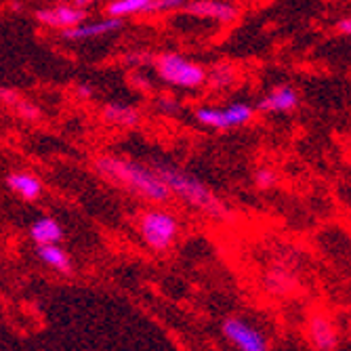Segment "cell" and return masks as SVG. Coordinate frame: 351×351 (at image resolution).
<instances>
[{
    "mask_svg": "<svg viewBox=\"0 0 351 351\" xmlns=\"http://www.w3.org/2000/svg\"><path fill=\"white\" fill-rule=\"evenodd\" d=\"M36 254L40 257L43 263L53 267L59 274H72V259L70 254L63 250L59 244H43L36 248Z\"/></svg>",
    "mask_w": 351,
    "mask_h": 351,
    "instance_id": "cell-15",
    "label": "cell"
},
{
    "mask_svg": "<svg viewBox=\"0 0 351 351\" xmlns=\"http://www.w3.org/2000/svg\"><path fill=\"white\" fill-rule=\"evenodd\" d=\"M301 97L295 86L278 84L257 101V110L263 114H291L299 108Z\"/></svg>",
    "mask_w": 351,
    "mask_h": 351,
    "instance_id": "cell-8",
    "label": "cell"
},
{
    "mask_svg": "<svg viewBox=\"0 0 351 351\" xmlns=\"http://www.w3.org/2000/svg\"><path fill=\"white\" fill-rule=\"evenodd\" d=\"M139 234L152 250L165 252L175 244V240L179 236V221L169 210L152 208L141 215Z\"/></svg>",
    "mask_w": 351,
    "mask_h": 351,
    "instance_id": "cell-4",
    "label": "cell"
},
{
    "mask_svg": "<svg viewBox=\"0 0 351 351\" xmlns=\"http://www.w3.org/2000/svg\"><path fill=\"white\" fill-rule=\"evenodd\" d=\"M152 55L145 53V51H135V53H129L124 55V63L129 68H139V66H145V63H152Z\"/></svg>",
    "mask_w": 351,
    "mask_h": 351,
    "instance_id": "cell-22",
    "label": "cell"
},
{
    "mask_svg": "<svg viewBox=\"0 0 351 351\" xmlns=\"http://www.w3.org/2000/svg\"><path fill=\"white\" fill-rule=\"evenodd\" d=\"M104 118L112 124L118 126H135L139 122V112L131 106H124V104H108L104 108Z\"/></svg>",
    "mask_w": 351,
    "mask_h": 351,
    "instance_id": "cell-16",
    "label": "cell"
},
{
    "mask_svg": "<svg viewBox=\"0 0 351 351\" xmlns=\"http://www.w3.org/2000/svg\"><path fill=\"white\" fill-rule=\"evenodd\" d=\"M86 17L84 9L76 7V5H57V7H49V9H40L36 13V19L49 27H59V29H68L74 27L78 23H82Z\"/></svg>",
    "mask_w": 351,
    "mask_h": 351,
    "instance_id": "cell-11",
    "label": "cell"
},
{
    "mask_svg": "<svg viewBox=\"0 0 351 351\" xmlns=\"http://www.w3.org/2000/svg\"><path fill=\"white\" fill-rule=\"evenodd\" d=\"M156 72L167 84L177 86V88H187L194 90L206 84V70L198 63L185 59L183 55L177 53H162L160 57L154 59Z\"/></svg>",
    "mask_w": 351,
    "mask_h": 351,
    "instance_id": "cell-3",
    "label": "cell"
},
{
    "mask_svg": "<svg viewBox=\"0 0 351 351\" xmlns=\"http://www.w3.org/2000/svg\"><path fill=\"white\" fill-rule=\"evenodd\" d=\"M7 185L15 191L17 196H21L27 202L38 200L40 194H43V183H40V179L34 177V175H29V173H13L7 179Z\"/></svg>",
    "mask_w": 351,
    "mask_h": 351,
    "instance_id": "cell-14",
    "label": "cell"
},
{
    "mask_svg": "<svg viewBox=\"0 0 351 351\" xmlns=\"http://www.w3.org/2000/svg\"><path fill=\"white\" fill-rule=\"evenodd\" d=\"M221 332L238 351H269L267 337L257 326L248 324L244 317H226L221 324Z\"/></svg>",
    "mask_w": 351,
    "mask_h": 351,
    "instance_id": "cell-6",
    "label": "cell"
},
{
    "mask_svg": "<svg viewBox=\"0 0 351 351\" xmlns=\"http://www.w3.org/2000/svg\"><path fill=\"white\" fill-rule=\"evenodd\" d=\"M152 167L158 175H160L165 185L169 187L171 196H177L189 208L206 215L213 221H228L232 217L228 204L196 175H191L185 169H179L165 160H154Z\"/></svg>",
    "mask_w": 351,
    "mask_h": 351,
    "instance_id": "cell-1",
    "label": "cell"
},
{
    "mask_svg": "<svg viewBox=\"0 0 351 351\" xmlns=\"http://www.w3.org/2000/svg\"><path fill=\"white\" fill-rule=\"evenodd\" d=\"M122 27V19L120 17H106L101 21H93V23H78L74 27L63 29V38L68 40H84V38H99V36H108L114 34Z\"/></svg>",
    "mask_w": 351,
    "mask_h": 351,
    "instance_id": "cell-12",
    "label": "cell"
},
{
    "mask_svg": "<svg viewBox=\"0 0 351 351\" xmlns=\"http://www.w3.org/2000/svg\"><path fill=\"white\" fill-rule=\"evenodd\" d=\"M307 337L315 351H335L339 345V332L326 313H313L307 322Z\"/></svg>",
    "mask_w": 351,
    "mask_h": 351,
    "instance_id": "cell-9",
    "label": "cell"
},
{
    "mask_svg": "<svg viewBox=\"0 0 351 351\" xmlns=\"http://www.w3.org/2000/svg\"><path fill=\"white\" fill-rule=\"evenodd\" d=\"M252 116H254V108L244 101H234L228 108H198L196 110V120L215 131L238 129V126L248 124Z\"/></svg>",
    "mask_w": 351,
    "mask_h": 351,
    "instance_id": "cell-5",
    "label": "cell"
},
{
    "mask_svg": "<svg viewBox=\"0 0 351 351\" xmlns=\"http://www.w3.org/2000/svg\"><path fill=\"white\" fill-rule=\"evenodd\" d=\"M95 0H74V5L76 7H80V9H84V7H88V5H93Z\"/></svg>",
    "mask_w": 351,
    "mask_h": 351,
    "instance_id": "cell-27",
    "label": "cell"
},
{
    "mask_svg": "<svg viewBox=\"0 0 351 351\" xmlns=\"http://www.w3.org/2000/svg\"><path fill=\"white\" fill-rule=\"evenodd\" d=\"M187 5V0H152L147 13H165V11H177Z\"/></svg>",
    "mask_w": 351,
    "mask_h": 351,
    "instance_id": "cell-20",
    "label": "cell"
},
{
    "mask_svg": "<svg viewBox=\"0 0 351 351\" xmlns=\"http://www.w3.org/2000/svg\"><path fill=\"white\" fill-rule=\"evenodd\" d=\"M152 0H112L108 5V17H129L135 13H147Z\"/></svg>",
    "mask_w": 351,
    "mask_h": 351,
    "instance_id": "cell-18",
    "label": "cell"
},
{
    "mask_svg": "<svg viewBox=\"0 0 351 351\" xmlns=\"http://www.w3.org/2000/svg\"><path fill=\"white\" fill-rule=\"evenodd\" d=\"M15 110H17V114H19L23 120H27V122H34V120H38V118L43 116L40 110H38L34 104L23 101V99H19V101L15 104Z\"/></svg>",
    "mask_w": 351,
    "mask_h": 351,
    "instance_id": "cell-21",
    "label": "cell"
},
{
    "mask_svg": "<svg viewBox=\"0 0 351 351\" xmlns=\"http://www.w3.org/2000/svg\"><path fill=\"white\" fill-rule=\"evenodd\" d=\"M254 185L263 191L276 187L278 185V173L274 169H259L257 173H254Z\"/></svg>",
    "mask_w": 351,
    "mask_h": 351,
    "instance_id": "cell-19",
    "label": "cell"
},
{
    "mask_svg": "<svg viewBox=\"0 0 351 351\" xmlns=\"http://www.w3.org/2000/svg\"><path fill=\"white\" fill-rule=\"evenodd\" d=\"M0 99H3V101H7V104H17L21 97H19V95L15 93V90H7V88H0Z\"/></svg>",
    "mask_w": 351,
    "mask_h": 351,
    "instance_id": "cell-25",
    "label": "cell"
},
{
    "mask_svg": "<svg viewBox=\"0 0 351 351\" xmlns=\"http://www.w3.org/2000/svg\"><path fill=\"white\" fill-rule=\"evenodd\" d=\"M29 238L36 242V246H43V244H59L61 238H63V230L61 226L51 219V217H40L32 223L29 228Z\"/></svg>",
    "mask_w": 351,
    "mask_h": 351,
    "instance_id": "cell-13",
    "label": "cell"
},
{
    "mask_svg": "<svg viewBox=\"0 0 351 351\" xmlns=\"http://www.w3.org/2000/svg\"><path fill=\"white\" fill-rule=\"evenodd\" d=\"M236 82V70L228 63H217L213 66L208 72H206V84L213 88V90H226V88H232Z\"/></svg>",
    "mask_w": 351,
    "mask_h": 351,
    "instance_id": "cell-17",
    "label": "cell"
},
{
    "mask_svg": "<svg viewBox=\"0 0 351 351\" xmlns=\"http://www.w3.org/2000/svg\"><path fill=\"white\" fill-rule=\"evenodd\" d=\"M78 95H80V97H86L88 99V97H93V88L88 84H80L78 86Z\"/></svg>",
    "mask_w": 351,
    "mask_h": 351,
    "instance_id": "cell-26",
    "label": "cell"
},
{
    "mask_svg": "<svg viewBox=\"0 0 351 351\" xmlns=\"http://www.w3.org/2000/svg\"><path fill=\"white\" fill-rule=\"evenodd\" d=\"M183 11L191 17L213 19L221 23H230L238 17V9L226 0H187Z\"/></svg>",
    "mask_w": 351,
    "mask_h": 351,
    "instance_id": "cell-10",
    "label": "cell"
},
{
    "mask_svg": "<svg viewBox=\"0 0 351 351\" xmlns=\"http://www.w3.org/2000/svg\"><path fill=\"white\" fill-rule=\"evenodd\" d=\"M337 32L341 36H351V15L337 21Z\"/></svg>",
    "mask_w": 351,
    "mask_h": 351,
    "instance_id": "cell-24",
    "label": "cell"
},
{
    "mask_svg": "<svg viewBox=\"0 0 351 351\" xmlns=\"http://www.w3.org/2000/svg\"><path fill=\"white\" fill-rule=\"evenodd\" d=\"M158 108H160L165 114H175L179 110V104L175 99H171V97H160V99H158Z\"/></svg>",
    "mask_w": 351,
    "mask_h": 351,
    "instance_id": "cell-23",
    "label": "cell"
},
{
    "mask_svg": "<svg viewBox=\"0 0 351 351\" xmlns=\"http://www.w3.org/2000/svg\"><path fill=\"white\" fill-rule=\"evenodd\" d=\"M263 286H265V291L274 297H289L299 289V278H297V271L293 269L291 263L280 261V263H274L265 269Z\"/></svg>",
    "mask_w": 351,
    "mask_h": 351,
    "instance_id": "cell-7",
    "label": "cell"
},
{
    "mask_svg": "<svg viewBox=\"0 0 351 351\" xmlns=\"http://www.w3.org/2000/svg\"><path fill=\"white\" fill-rule=\"evenodd\" d=\"M95 169L108 181L133 191V194L149 200V202H167L171 198V191L154 171V167H145L135 160L116 156H101L95 162Z\"/></svg>",
    "mask_w": 351,
    "mask_h": 351,
    "instance_id": "cell-2",
    "label": "cell"
}]
</instances>
